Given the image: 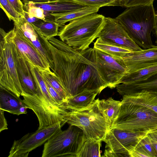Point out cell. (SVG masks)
I'll use <instances>...</instances> for the list:
<instances>
[{
    "mask_svg": "<svg viewBox=\"0 0 157 157\" xmlns=\"http://www.w3.org/2000/svg\"><path fill=\"white\" fill-rule=\"evenodd\" d=\"M121 60L126 66L127 73L157 64V46L132 51Z\"/></svg>",
    "mask_w": 157,
    "mask_h": 157,
    "instance_id": "15",
    "label": "cell"
},
{
    "mask_svg": "<svg viewBox=\"0 0 157 157\" xmlns=\"http://www.w3.org/2000/svg\"><path fill=\"white\" fill-rule=\"evenodd\" d=\"M98 94L91 91H83L73 96L67 97L59 107L61 110L68 111L88 109L94 103L95 98Z\"/></svg>",
    "mask_w": 157,
    "mask_h": 157,
    "instance_id": "17",
    "label": "cell"
},
{
    "mask_svg": "<svg viewBox=\"0 0 157 157\" xmlns=\"http://www.w3.org/2000/svg\"><path fill=\"white\" fill-rule=\"evenodd\" d=\"M154 29L155 30V33L156 34V40L155 41V43L156 44V46H157V17H156V24L155 26V28Z\"/></svg>",
    "mask_w": 157,
    "mask_h": 157,
    "instance_id": "43",
    "label": "cell"
},
{
    "mask_svg": "<svg viewBox=\"0 0 157 157\" xmlns=\"http://www.w3.org/2000/svg\"><path fill=\"white\" fill-rule=\"evenodd\" d=\"M0 86L20 97L23 91L16 66L13 43L0 28Z\"/></svg>",
    "mask_w": 157,
    "mask_h": 157,
    "instance_id": "7",
    "label": "cell"
},
{
    "mask_svg": "<svg viewBox=\"0 0 157 157\" xmlns=\"http://www.w3.org/2000/svg\"><path fill=\"white\" fill-rule=\"evenodd\" d=\"M121 101L118 116L110 128L147 133L157 129V113L143 106L123 99Z\"/></svg>",
    "mask_w": 157,
    "mask_h": 157,
    "instance_id": "4",
    "label": "cell"
},
{
    "mask_svg": "<svg viewBox=\"0 0 157 157\" xmlns=\"http://www.w3.org/2000/svg\"><path fill=\"white\" fill-rule=\"evenodd\" d=\"M94 49L95 63L101 78L107 87L116 88L127 73L126 66L121 59H116L104 52Z\"/></svg>",
    "mask_w": 157,
    "mask_h": 157,
    "instance_id": "11",
    "label": "cell"
},
{
    "mask_svg": "<svg viewBox=\"0 0 157 157\" xmlns=\"http://www.w3.org/2000/svg\"><path fill=\"white\" fill-rule=\"evenodd\" d=\"M137 144L149 157H157V153L152 143L151 138L148 134L143 138Z\"/></svg>",
    "mask_w": 157,
    "mask_h": 157,
    "instance_id": "32",
    "label": "cell"
},
{
    "mask_svg": "<svg viewBox=\"0 0 157 157\" xmlns=\"http://www.w3.org/2000/svg\"><path fill=\"white\" fill-rule=\"evenodd\" d=\"M32 25L37 31L48 40L58 35L59 27L53 20H43L39 24Z\"/></svg>",
    "mask_w": 157,
    "mask_h": 157,
    "instance_id": "27",
    "label": "cell"
},
{
    "mask_svg": "<svg viewBox=\"0 0 157 157\" xmlns=\"http://www.w3.org/2000/svg\"><path fill=\"white\" fill-rule=\"evenodd\" d=\"M63 126L61 121L47 128L28 133L15 140L8 157H27L29 152L46 142Z\"/></svg>",
    "mask_w": 157,
    "mask_h": 157,
    "instance_id": "10",
    "label": "cell"
},
{
    "mask_svg": "<svg viewBox=\"0 0 157 157\" xmlns=\"http://www.w3.org/2000/svg\"><path fill=\"white\" fill-rule=\"evenodd\" d=\"M148 133L128 131L116 128H110L103 140L105 149L102 157H129V152Z\"/></svg>",
    "mask_w": 157,
    "mask_h": 157,
    "instance_id": "8",
    "label": "cell"
},
{
    "mask_svg": "<svg viewBox=\"0 0 157 157\" xmlns=\"http://www.w3.org/2000/svg\"><path fill=\"white\" fill-rule=\"evenodd\" d=\"M122 97V99L126 101L144 106L157 113V93L143 90Z\"/></svg>",
    "mask_w": 157,
    "mask_h": 157,
    "instance_id": "21",
    "label": "cell"
},
{
    "mask_svg": "<svg viewBox=\"0 0 157 157\" xmlns=\"http://www.w3.org/2000/svg\"><path fill=\"white\" fill-rule=\"evenodd\" d=\"M116 2V6H122V3L123 0H115Z\"/></svg>",
    "mask_w": 157,
    "mask_h": 157,
    "instance_id": "44",
    "label": "cell"
},
{
    "mask_svg": "<svg viewBox=\"0 0 157 157\" xmlns=\"http://www.w3.org/2000/svg\"><path fill=\"white\" fill-rule=\"evenodd\" d=\"M150 137L151 138L152 143L153 145L156 152L157 153V141H156L155 139L151 138L150 136Z\"/></svg>",
    "mask_w": 157,
    "mask_h": 157,
    "instance_id": "42",
    "label": "cell"
},
{
    "mask_svg": "<svg viewBox=\"0 0 157 157\" xmlns=\"http://www.w3.org/2000/svg\"><path fill=\"white\" fill-rule=\"evenodd\" d=\"M105 17L95 13L74 20L60 27L58 36L61 41L75 50H86L98 38L104 25Z\"/></svg>",
    "mask_w": 157,
    "mask_h": 157,
    "instance_id": "3",
    "label": "cell"
},
{
    "mask_svg": "<svg viewBox=\"0 0 157 157\" xmlns=\"http://www.w3.org/2000/svg\"><path fill=\"white\" fill-rule=\"evenodd\" d=\"M98 38L104 42L125 48L132 51L142 49L131 38L116 18L105 17L104 25Z\"/></svg>",
    "mask_w": 157,
    "mask_h": 157,
    "instance_id": "12",
    "label": "cell"
},
{
    "mask_svg": "<svg viewBox=\"0 0 157 157\" xmlns=\"http://www.w3.org/2000/svg\"><path fill=\"white\" fill-rule=\"evenodd\" d=\"M30 4L40 7L44 10L51 13L71 12L87 6L80 4L72 0H59L50 3Z\"/></svg>",
    "mask_w": 157,
    "mask_h": 157,
    "instance_id": "20",
    "label": "cell"
},
{
    "mask_svg": "<svg viewBox=\"0 0 157 157\" xmlns=\"http://www.w3.org/2000/svg\"><path fill=\"white\" fill-rule=\"evenodd\" d=\"M6 34L27 61L41 69L50 68L47 61L16 25Z\"/></svg>",
    "mask_w": 157,
    "mask_h": 157,
    "instance_id": "13",
    "label": "cell"
},
{
    "mask_svg": "<svg viewBox=\"0 0 157 157\" xmlns=\"http://www.w3.org/2000/svg\"><path fill=\"white\" fill-rule=\"evenodd\" d=\"M85 138L82 130L75 126L60 129L44 143L42 157H76Z\"/></svg>",
    "mask_w": 157,
    "mask_h": 157,
    "instance_id": "6",
    "label": "cell"
},
{
    "mask_svg": "<svg viewBox=\"0 0 157 157\" xmlns=\"http://www.w3.org/2000/svg\"><path fill=\"white\" fill-rule=\"evenodd\" d=\"M129 155L130 157H149L143 149L138 145L137 144L134 148L129 152Z\"/></svg>",
    "mask_w": 157,
    "mask_h": 157,
    "instance_id": "37",
    "label": "cell"
},
{
    "mask_svg": "<svg viewBox=\"0 0 157 157\" xmlns=\"http://www.w3.org/2000/svg\"><path fill=\"white\" fill-rule=\"evenodd\" d=\"M100 140L86 138L76 157H101Z\"/></svg>",
    "mask_w": 157,
    "mask_h": 157,
    "instance_id": "26",
    "label": "cell"
},
{
    "mask_svg": "<svg viewBox=\"0 0 157 157\" xmlns=\"http://www.w3.org/2000/svg\"><path fill=\"white\" fill-rule=\"evenodd\" d=\"M48 46L54 65L53 72L67 97L85 90L99 94L107 87L98 73L94 48L78 51L54 37L48 40Z\"/></svg>",
    "mask_w": 157,
    "mask_h": 157,
    "instance_id": "1",
    "label": "cell"
},
{
    "mask_svg": "<svg viewBox=\"0 0 157 157\" xmlns=\"http://www.w3.org/2000/svg\"><path fill=\"white\" fill-rule=\"evenodd\" d=\"M4 111L0 109V132L8 129L7 121L4 115Z\"/></svg>",
    "mask_w": 157,
    "mask_h": 157,
    "instance_id": "39",
    "label": "cell"
},
{
    "mask_svg": "<svg viewBox=\"0 0 157 157\" xmlns=\"http://www.w3.org/2000/svg\"><path fill=\"white\" fill-rule=\"evenodd\" d=\"M121 104V101L115 100L112 97L106 99L98 98V107L110 128L118 116Z\"/></svg>",
    "mask_w": 157,
    "mask_h": 157,
    "instance_id": "22",
    "label": "cell"
},
{
    "mask_svg": "<svg viewBox=\"0 0 157 157\" xmlns=\"http://www.w3.org/2000/svg\"><path fill=\"white\" fill-rule=\"evenodd\" d=\"M29 23L33 25L39 24L43 20L33 17L29 15L28 13L25 11L24 15L23 16Z\"/></svg>",
    "mask_w": 157,
    "mask_h": 157,
    "instance_id": "38",
    "label": "cell"
},
{
    "mask_svg": "<svg viewBox=\"0 0 157 157\" xmlns=\"http://www.w3.org/2000/svg\"><path fill=\"white\" fill-rule=\"evenodd\" d=\"M93 48L111 56L117 59H122L126 55L132 52L125 48L104 42L98 38Z\"/></svg>",
    "mask_w": 157,
    "mask_h": 157,
    "instance_id": "24",
    "label": "cell"
},
{
    "mask_svg": "<svg viewBox=\"0 0 157 157\" xmlns=\"http://www.w3.org/2000/svg\"><path fill=\"white\" fill-rule=\"evenodd\" d=\"M29 63L38 90L40 91L51 104L55 106L58 107L57 103L49 93L45 81L38 67L32 63L29 62Z\"/></svg>",
    "mask_w": 157,
    "mask_h": 157,
    "instance_id": "29",
    "label": "cell"
},
{
    "mask_svg": "<svg viewBox=\"0 0 157 157\" xmlns=\"http://www.w3.org/2000/svg\"><path fill=\"white\" fill-rule=\"evenodd\" d=\"M24 4L30 3H45L57 1L59 0H22Z\"/></svg>",
    "mask_w": 157,
    "mask_h": 157,
    "instance_id": "40",
    "label": "cell"
},
{
    "mask_svg": "<svg viewBox=\"0 0 157 157\" xmlns=\"http://www.w3.org/2000/svg\"><path fill=\"white\" fill-rule=\"evenodd\" d=\"M44 80L49 93L53 99L57 103L59 107L60 105L63 104L64 101L49 83L45 79H44Z\"/></svg>",
    "mask_w": 157,
    "mask_h": 157,
    "instance_id": "35",
    "label": "cell"
},
{
    "mask_svg": "<svg viewBox=\"0 0 157 157\" xmlns=\"http://www.w3.org/2000/svg\"><path fill=\"white\" fill-rule=\"evenodd\" d=\"M24 10L31 16L43 20H53V17L50 14V12L44 10L42 8L31 4H24Z\"/></svg>",
    "mask_w": 157,
    "mask_h": 157,
    "instance_id": "30",
    "label": "cell"
},
{
    "mask_svg": "<svg viewBox=\"0 0 157 157\" xmlns=\"http://www.w3.org/2000/svg\"><path fill=\"white\" fill-rule=\"evenodd\" d=\"M12 42L18 75L23 91L29 94H36L38 89L29 62Z\"/></svg>",
    "mask_w": 157,
    "mask_h": 157,
    "instance_id": "16",
    "label": "cell"
},
{
    "mask_svg": "<svg viewBox=\"0 0 157 157\" xmlns=\"http://www.w3.org/2000/svg\"><path fill=\"white\" fill-rule=\"evenodd\" d=\"M100 7L86 6L82 9L71 12L63 13H50L54 18L55 22L59 27L64 25L67 22L82 17L97 13Z\"/></svg>",
    "mask_w": 157,
    "mask_h": 157,
    "instance_id": "23",
    "label": "cell"
},
{
    "mask_svg": "<svg viewBox=\"0 0 157 157\" xmlns=\"http://www.w3.org/2000/svg\"><path fill=\"white\" fill-rule=\"evenodd\" d=\"M148 135L157 141V129L149 132Z\"/></svg>",
    "mask_w": 157,
    "mask_h": 157,
    "instance_id": "41",
    "label": "cell"
},
{
    "mask_svg": "<svg viewBox=\"0 0 157 157\" xmlns=\"http://www.w3.org/2000/svg\"><path fill=\"white\" fill-rule=\"evenodd\" d=\"M28 109L20 97L0 86V109L18 116L27 114Z\"/></svg>",
    "mask_w": 157,
    "mask_h": 157,
    "instance_id": "18",
    "label": "cell"
},
{
    "mask_svg": "<svg viewBox=\"0 0 157 157\" xmlns=\"http://www.w3.org/2000/svg\"><path fill=\"white\" fill-rule=\"evenodd\" d=\"M80 4L87 6L99 7L116 6L115 0H72Z\"/></svg>",
    "mask_w": 157,
    "mask_h": 157,
    "instance_id": "33",
    "label": "cell"
},
{
    "mask_svg": "<svg viewBox=\"0 0 157 157\" xmlns=\"http://www.w3.org/2000/svg\"><path fill=\"white\" fill-rule=\"evenodd\" d=\"M157 73V64H156L127 73L122 78L121 83H131L142 81Z\"/></svg>",
    "mask_w": 157,
    "mask_h": 157,
    "instance_id": "25",
    "label": "cell"
},
{
    "mask_svg": "<svg viewBox=\"0 0 157 157\" xmlns=\"http://www.w3.org/2000/svg\"><path fill=\"white\" fill-rule=\"evenodd\" d=\"M156 17L151 4L127 8L116 18L134 42L147 49L154 46L151 34L155 26Z\"/></svg>",
    "mask_w": 157,
    "mask_h": 157,
    "instance_id": "2",
    "label": "cell"
},
{
    "mask_svg": "<svg viewBox=\"0 0 157 157\" xmlns=\"http://www.w3.org/2000/svg\"><path fill=\"white\" fill-rule=\"evenodd\" d=\"M116 89L122 96L143 90L157 93V73L142 81L131 83H121L117 85Z\"/></svg>",
    "mask_w": 157,
    "mask_h": 157,
    "instance_id": "19",
    "label": "cell"
},
{
    "mask_svg": "<svg viewBox=\"0 0 157 157\" xmlns=\"http://www.w3.org/2000/svg\"><path fill=\"white\" fill-rule=\"evenodd\" d=\"M98 98L89 109L79 111H64L62 124L77 126L86 138L103 141L110 127L98 106Z\"/></svg>",
    "mask_w": 157,
    "mask_h": 157,
    "instance_id": "5",
    "label": "cell"
},
{
    "mask_svg": "<svg viewBox=\"0 0 157 157\" xmlns=\"http://www.w3.org/2000/svg\"><path fill=\"white\" fill-rule=\"evenodd\" d=\"M0 7L10 21H16L21 16L8 0H0Z\"/></svg>",
    "mask_w": 157,
    "mask_h": 157,
    "instance_id": "31",
    "label": "cell"
},
{
    "mask_svg": "<svg viewBox=\"0 0 157 157\" xmlns=\"http://www.w3.org/2000/svg\"><path fill=\"white\" fill-rule=\"evenodd\" d=\"M9 2L21 16H23L25 10L24 4L21 0H8Z\"/></svg>",
    "mask_w": 157,
    "mask_h": 157,
    "instance_id": "36",
    "label": "cell"
},
{
    "mask_svg": "<svg viewBox=\"0 0 157 157\" xmlns=\"http://www.w3.org/2000/svg\"><path fill=\"white\" fill-rule=\"evenodd\" d=\"M154 0H123L121 6L128 8L140 6L153 4Z\"/></svg>",
    "mask_w": 157,
    "mask_h": 157,
    "instance_id": "34",
    "label": "cell"
},
{
    "mask_svg": "<svg viewBox=\"0 0 157 157\" xmlns=\"http://www.w3.org/2000/svg\"><path fill=\"white\" fill-rule=\"evenodd\" d=\"M38 68L43 78L49 83L64 101L67 98V94L55 74L51 71L50 68L47 69Z\"/></svg>",
    "mask_w": 157,
    "mask_h": 157,
    "instance_id": "28",
    "label": "cell"
},
{
    "mask_svg": "<svg viewBox=\"0 0 157 157\" xmlns=\"http://www.w3.org/2000/svg\"><path fill=\"white\" fill-rule=\"evenodd\" d=\"M23 101L28 109H32L38 119V129L47 128L62 121L64 111L58 107L51 104L42 92L38 90L37 94L31 95L23 91L21 94Z\"/></svg>",
    "mask_w": 157,
    "mask_h": 157,
    "instance_id": "9",
    "label": "cell"
},
{
    "mask_svg": "<svg viewBox=\"0 0 157 157\" xmlns=\"http://www.w3.org/2000/svg\"><path fill=\"white\" fill-rule=\"evenodd\" d=\"M29 41L40 52L49 64L53 71L54 65L52 55L48 46V41L39 33L33 25L23 17L20 16L14 22Z\"/></svg>",
    "mask_w": 157,
    "mask_h": 157,
    "instance_id": "14",
    "label": "cell"
}]
</instances>
